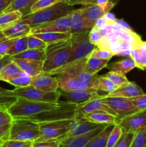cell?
Returning <instances> with one entry per match:
<instances>
[{
	"mask_svg": "<svg viewBox=\"0 0 146 147\" xmlns=\"http://www.w3.org/2000/svg\"><path fill=\"white\" fill-rule=\"evenodd\" d=\"M23 17L19 11H4L0 14V31L7 28L14 23L17 22Z\"/></svg>",
	"mask_w": 146,
	"mask_h": 147,
	"instance_id": "cell-29",
	"label": "cell"
},
{
	"mask_svg": "<svg viewBox=\"0 0 146 147\" xmlns=\"http://www.w3.org/2000/svg\"><path fill=\"white\" fill-rule=\"evenodd\" d=\"M135 133H123L118 142L113 147H130V144L133 141Z\"/></svg>",
	"mask_w": 146,
	"mask_h": 147,
	"instance_id": "cell-44",
	"label": "cell"
},
{
	"mask_svg": "<svg viewBox=\"0 0 146 147\" xmlns=\"http://www.w3.org/2000/svg\"><path fill=\"white\" fill-rule=\"evenodd\" d=\"M130 52H131V50H120L118 53H116L115 56H117V57H127V56H130Z\"/></svg>",
	"mask_w": 146,
	"mask_h": 147,
	"instance_id": "cell-59",
	"label": "cell"
},
{
	"mask_svg": "<svg viewBox=\"0 0 146 147\" xmlns=\"http://www.w3.org/2000/svg\"><path fill=\"white\" fill-rule=\"evenodd\" d=\"M1 141H2V140H0V147H1Z\"/></svg>",
	"mask_w": 146,
	"mask_h": 147,
	"instance_id": "cell-60",
	"label": "cell"
},
{
	"mask_svg": "<svg viewBox=\"0 0 146 147\" xmlns=\"http://www.w3.org/2000/svg\"><path fill=\"white\" fill-rule=\"evenodd\" d=\"M114 56V54L111 51L107 50H102L96 47L89 55V57H96L102 60H110Z\"/></svg>",
	"mask_w": 146,
	"mask_h": 147,
	"instance_id": "cell-43",
	"label": "cell"
},
{
	"mask_svg": "<svg viewBox=\"0 0 146 147\" xmlns=\"http://www.w3.org/2000/svg\"><path fill=\"white\" fill-rule=\"evenodd\" d=\"M3 57V56L2 55H0V59H1V57Z\"/></svg>",
	"mask_w": 146,
	"mask_h": 147,
	"instance_id": "cell-61",
	"label": "cell"
},
{
	"mask_svg": "<svg viewBox=\"0 0 146 147\" xmlns=\"http://www.w3.org/2000/svg\"><path fill=\"white\" fill-rule=\"evenodd\" d=\"M76 119H84L92 123L99 124H111L117 123L118 119L116 116L106 112H94L88 113H78L76 114Z\"/></svg>",
	"mask_w": 146,
	"mask_h": 147,
	"instance_id": "cell-22",
	"label": "cell"
},
{
	"mask_svg": "<svg viewBox=\"0 0 146 147\" xmlns=\"http://www.w3.org/2000/svg\"><path fill=\"white\" fill-rule=\"evenodd\" d=\"M12 61V57L11 56L8 55H6L3 56L1 59H0V71L1 70V69L4 67L7 64H8L9 63Z\"/></svg>",
	"mask_w": 146,
	"mask_h": 147,
	"instance_id": "cell-55",
	"label": "cell"
},
{
	"mask_svg": "<svg viewBox=\"0 0 146 147\" xmlns=\"http://www.w3.org/2000/svg\"><path fill=\"white\" fill-rule=\"evenodd\" d=\"M117 123L122 128L123 133H135L146 127V110L120 119Z\"/></svg>",
	"mask_w": 146,
	"mask_h": 147,
	"instance_id": "cell-13",
	"label": "cell"
},
{
	"mask_svg": "<svg viewBox=\"0 0 146 147\" xmlns=\"http://www.w3.org/2000/svg\"><path fill=\"white\" fill-rule=\"evenodd\" d=\"M110 60H102L96 57H88L85 63L84 70L91 75H96L99 71L106 67Z\"/></svg>",
	"mask_w": 146,
	"mask_h": 147,
	"instance_id": "cell-30",
	"label": "cell"
},
{
	"mask_svg": "<svg viewBox=\"0 0 146 147\" xmlns=\"http://www.w3.org/2000/svg\"><path fill=\"white\" fill-rule=\"evenodd\" d=\"M104 18L105 19V20L108 23L109 25H112V24H115V20L117 19L115 17L114 14L110 12H107V14H104Z\"/></svg>",
	"mask_w": 146,
	"mask_h": 147,
	"instance_id": "cell-57",
	"label": "cell"
},
{
	"mask_svg": "<svg viewBox=\"0 0 146 147\" xmlns=\"http://www.w3.org/2000/svg\"><path fill=\"white\" fill-rule=\"evenodd\" d=\"M123 134V129L120 127V126L117 123L115 124L114 128L110 132V134L109 136L108 141H107V147H113L115 145V144L118 142L120 138L121 137L122 134Z\"/></svg>",
	"mask_w": 146,
	"mask_h": 147,
	"instance_id": "cell-41",
	"label": "cell"
},
{
	"mask_svg": "<svg viewBox=\"0 0 146 147\" xmlns=\"http://www.w3.org/2000/svg\"><path fill=\"white\" fill-rule=\"evenodd\" d=\"M60 141L55 139L35 141L32 144V147H60Z\"/></svg>",
	"mask_w": 146,
	"mask_h": 147,
	"instance_id": "cell-46",
	"label": "cell"
},
{
	"mask_svg": "<svg viewBox=\"0 0 146 147\" xmlns=\"http://www.w3.org/2000/svg\"><path fill=\"white\" fill-rule=\"evenodd\" d=\"M61 94V97L65 98L67 102L69 103H84L88 100L99 97L101 95L99 93V90L96 89L91 88L90 90H84V91H75V92H66L63 90H59Z\"/></svg>",
	"mask_w": 146,
	"mask_h": 147,
	"instance_id": "cell-17",
	"label": "cell"
},
{
	"mask_svg": "<svg viewBox=\"0 0 146 147\" xmlns=\"http://www.w3.org/2000/svg\"><path fill=\"white\" fill-rule=\"evenodd\" d=\"M31 80V76L23 72L19 77L13 79L11 81L9 82L8 83L14 86L15 88H24L30 86Z\"/></svg>",
	"mask_w": 146,
	"mask_h": 147,
	"instance_id": "cell-39",
	"label": "cell"
},
{
	"mask_svg": "<svg viewBox=\"0 0 146 147\" xmlns=\"http://www.w3.org/2000/svg\"><path fill=\"white\" fill-rule=\"evenodd\" d=\"M37 1V0H14L4 11H17H17H21L23 16H25L29 14L31 6Z\"/></svg>",
	"mask_w": 146,
	"mask_h": 147,
	"instance_id": "cell-31",
	"label": "cell"
},
{
	"mask_svg": "<svg viewBox=\"0 0 146 147\" xmlns=\"http://www.w3.org/2000/svg\"><path fill=\"white\" fill-rule=\"evenodd\" d=\"M101 98L106 104L108 105L114 111L115 113L117 114L118 121L123 118L140 112V111L130 101V99L127 98L107 96L106 95H102Z\"/></svg>",
	"mask_w": 146,
	"mask_h": 147,
	"instance_id": "cell-10",
	"label": "cell"
},
{
	"mask_svg": "<svg viewBox=\"0 0 146 147\" xmlns=\"http://www.w3.org/2000/svg\"><path fill=\"white\" fill-rule=\"evenodd\" d=\"M65 2L71 6L77 5V4L86 6L97 4V0H65Z\"/></svg>",
	"mask_w": 146,
	"mask_h": 147,
	"instance_id": "cell-51",
	"label": "cell"
},
{
	"mask_svg": "<svg viewBox=\"0 0 146 147\" xmlns=\"http://www.w3.org/2000/svg\"><path fill=\"white\" fill-rule=\"evenodd\" d=\"M33 142L28 141H17L11 139H5L1 141V147H30Z\"/></svg>",
	"mask_w": 146,
	"mask_h": 147,
	"instance_id": "cell-42",
	"label": "cell"
},
{
	"mask_svg": "<svg viewBox=\"0 0 146 147\" xmlns=\"http://www.w3.org/2000/svg\"><path fill=\"white\" fill-rule=\"evenodd\" d=\"M76 114L77 104L66 101L60 102V106L57 109L42 112L35 116L27 118V119L36 123H42L64 119H76Z\"/></svg>",
	"mask_w": 146,
	"mask_h": 147,
	"instance_id": "cell-5",
	"label": "cell"
},
{
	"mask_svg": "<svg viewBox=\"0 0 146 147\" xmlns=\"http://www.w3.org/2000/svg\"><path fill=\"white\" fill-rule=\"evenodd\" d=\"M130 57L133 59V60L135 63L136 66L137 68L141 70V65H140V51H139L138 47H135L130 52Z\"/></svg>",
	"mask_w": 146,
	"mask_h": 147,
	"instance_id": "cell-52",
	"label": "cell"
},
{
	"mask_svg": "<svg viewBox=\"0 0 146 147\" xmlns=\"http://www.w3.org/2000/svg\"><path fill=\"white\" fill-rule=\"evenodd\" d=\"M31 26L17 21L7 28L1 30L4 39H17L29 34Z\"/></svg>",
	"mask_w": 146,
	"mask_h": 147,
	"instance_id": "cell-24",
	"label": "cell"
},
{
	"mask_svg": "<svg viewBox=\"0 0 146 147\" xmlns=\"http://www.w3.org/2000/svg\"><path fill=\"white\" fill-rule=\"evenodd\" d=\"M47 43L41 39L35 37L34 34L27 35V46L28 49L31 50H45Z\"/></svg>",
	"mask_w": 146,
	"mask_h": 147,
	"instance_id": "cell-38",
	"label": "cell"
},
{
	"mask_svg": "<svg viewBox=\"0 0 146 147\" xmlns=\"http://www.w3.org/2000/svg\"><path fill=\"white\" fill-rule=\"evenodd\" d=\"M130 147H146V127L135 133Z\"/></svg>",
	"mask_w": 146,
	"mask_h": 147,
	"instance_id": "cell-37",
	"label": "cell"
},
{
	"mask_svg": "<svg viewBox=\"0 0 146 147\" xmlns=\"http://www.w3.org/2000/svg\"><path fill=\"white\" fill-rule=\"evenodd\" d=\"M144 93L143 90L138 85H137L134 82L128 81L122 84L110 93L106 94V96L130 98L140 96Z\"/></svg>",
	"mask_w": 146,
	"mask_h": 147,
	"instance_id": "cell-21",
	"label": "cell"
},
{
	"mask_svg": "<svg viewBox=\"0 0 146 147\" xmlns=\"http://www.w3.org/2000/svg\"><path fill=\"white\" fill-rule=\"evenodd\" d=\"M70 30L71 34L75 33L83 32L90 31L93 26L90 24L86 19L83 17L81 9H77L72 11L70 14Z\"/></svg>",
	"mask_w": 146,
	"mask_h": 147,
	"instance_id": "cell-20",
	"label": "cell"
},
{
	"mask_svg": "<svg viewBox=\"0 0 146 147\" xmlns=\"http://www.w3.org/2000/svg\"><path fill=\"white\" fill-rule=\"evenodd\" d=\"M60 106V101L58 103L41 102L17 97V100L7 111L14 119H27L42 112L55 109Z\"/></svg>",
	"mask_w": 146,
	"mask_h": 147,
	"instance_id": "cell-3",
	"label": "cell"
},
{
	"mask_svg": "<svg viewBox=\"0 0 146 147\" xmlns=\"http://www.w3.org/2000/svg\"><path fill=\"white\" fill-rule=\"evenodd\" d=\"M87 59V57H86V58L75 60V61H73L72 63H67V64L63 65L62 67H60L57 70H54V71L51 72L48 74L51 75V76H54L57 73H64V74L70 75V76L77 78L79 80L82 81L88 87L92 88V85L94 78L97 74L91 75L85 71L84 67H85Z\"/></svg>",
	"mask_w": 146,
	"mask_h": 147,
	"instance_id": "cell-8",
	"label": "cell"
},
{
	"mask_svg": "<svg viewBox=\"0 0 146 147\" xmlns=\"http://www.w3.org/2000/svg\"><path fill=\"white\" fill-rule=\"evenodd\" d=\"M70 14L65 17H61L57 20L39 24L31 27L30 34L36 33L51 32H70Z\"/></svg>",
	"mask_w": 146,
	"mask_h": 147,
	"instance_id": "cell-11",
	"label": "cell"
},
{
	"mask_svg": "<svg viewBox=\"0 0 146 147\" xmlns=\"http://www.w3.org/2000/svg\"><path fill=\"white\" fill-rule=\"evenodd\" d=\"M34 34L35 37L41 39L46 43L54 42L60 41V40H68L71 37V33L70 32H43V33H36Z\"/></svg>",
	"mask_w": 146,
	"mask_h": 147,
	"instance_id": "cell-28",
	"label": "cell"
},
{
	"mask_svg": "<svg viewBox=\"0 0 146 147\" xmlns=\"http://www.w3.org/2000/svg\"><path fill=\"white\" fill-rule=\"evenodd\" d=\"M13 120L14 119L8 111L0 109V127L5 125L11 124Z\"/></svg>",
	"mask_w": 146,
	"mask_h": 147,
	"instance_id": "cell-49",
	"label": "cell"
},
{
	"mask_svg": "<svg viewBox=\"0 0 146 147\" xmlns=\"http://www.w3.org/2000/svg\"><path fill=\"white\" fill-rule=\"evenodd\" d=\"M28 49V46H27V36H24V37H19L17 38L15 42L12 45V47L10 48L9 52L7 53L8 55L13 56L18 55L19 53H22L24 50Z\"/></svg>",
	"mask_w": 146,
	"mask_h": 147,
	"instance_id": "cell-35",
	"label": "cell"
},
{
	"mask_svg": "<svg viewBox=\"0 0 146 147\" xmlns=\"http://www.w3.org/2000/svg\"><path fill=\"white\" fill-rule=\"evenodd\" d=\"M30 86L46 92L56 91L59 89L58 81L54 76L42 73L31 77Z\"/></svg>",
	"mask_w": 146,
	"mask_h": 147,
	"instance_id": "cell-16",
	"label": "cell"
},
{
	"mask_svg": "<svg viewBox=\"0 0 146 147\" xmlns=\"http://www.w3.org/2000/svg\"><path fill=\"white\" fill-rule=\"evenodd\" d=\"M102 125L106 124H99V123H92V122L84 120V119H74L71 123L70 130L68 131L63 139L84 134L88 133Z\"/></svg>",
	"mask_w": 146,
	"mask_h": 147,
	"instance_id": "cell-18",
	"label": "cell"
},
{
	"mask_svg": "<svg viewBox=\"0 0 146 147\" xmlns=\"http://www.w3.org/2000/svg\"><path fill=\"white\" fill-rule=\"evenodd\" d=\"M40 136L38 123L27 119H15L11 123L7 139L34 142Z\"/></svg>",
	"mask_w": 146,
	"mask_h": 147,
	"instance_id": "cell-4",
	"label": "cell"
},
{
	"mask_svg": "<svg viewBox=\"0 0 146 147\" xmlns=\"http://www.w3.org/2000/svg\"><path fill=\"white\" fill-rule=\"evenodd\" d=\"M12 90L14 96L21 97L31 100L50 103H58L61 98L59 90L52 92H46L37 89L33 86H29L24 88H15Z\"/></svg>",
	"mask_w": 146,
	"mask_h": 147,
	"instance_id": "cell-9",
	"label": "cell"
},
{
	"mask_svg": "<svg viewBox=\"0 0 146 147\" xmlns=\"http://www.w3.org/2000/svg\"><path fill=\"white\" fill-rule=\"evenodd\" d=\"M12 57L16 58L29 59V60H39L44 62L45 59V51L44 50H31L27 49L22 53L13 56Z\"/></svg>",
	"mask_w": 146,
	"mask_h": 147,
	"instance_id": "cell-34",
	"label": "cell"
},
{
	"mask_svg": "<svg viewBox=\"0 0 146 147\" xmlns=\"http://www.w3.org/2000/svg\"><path fill=\"white\" fill-rule=\"evenodd\" d=\"M115 23L117 24L118 25H120V27H122L123 28H124L125 30H130V31H132V28L130 27V26L126 22L125 20H119V19H116L115 20Z\"/></svg>",
	"mask_w": 146,
	"mask_h": 147,
	"instance_id": "cell-58",
	"label": "cell"
},
{
	"mask_svg": "<svg viewBox=\"0 0 146 147\" xmlns=\"http://www.w3.org/2000/svg\"><path fill=\"white\" fill-rule=\"evenodd\" d=\"M14 0H0V14L4 12Z\"/></svg>",
	"mask_w": 146,
	"mask_h": 147,
	"instance_id": "cell-56",
	"label": "cell"
},
{
	"mask_svg": "<svg viewBox=\"0 0 146 147\" xmlns=\"http://www.w3.org/2000/svg\"><path fill=\"white\" fill-rule=\"evenodd\" d=\"M12 60L18 65L23 72L29 75L31 77L44 73L42 61L16 57H12Z\"/></svg>",
	"mask_w": 146,
	"mask_h": 147,
	"instance_id": "cell-23",
	"label": "cell"
},
{
	"mask_svg": "<svg viewBox=\"0 0 146 147\" xmlns=\"http://www.w3.org/2000/svg\"><path fill=\"white\" fill-rule=\"evenodd\" d=\"M116 2H114L113 0L109 1L107 4L104 5L94 4L90 5H86L80 8L83 17L86 19L90 24L94 27V23L98 19L104 17L105 14L110 12V10L115 7Z\"/></svg>",
	"mask_w": 146,
	"mask_h": 147,
	"instance_id": "cell-12",
	"label": "cell"
},
{
	"mask_svg": "<svg viewBox=\"0 0 146 147\" xmlns=\"http://www.w3.org/2000/svg\"><path fill=\"white\" fill-rule=\"evenodd\" d=\"M17 39H7L0 42V55L2 56L7 55V53L12 47Z\"/></svg>",
	"mask_w": 146,
	"mask_h": 147,
	"instance_id": "cell-48",
	"label": "cell"
},
{
	"mask_svg": "<svg viewBox=\"0 0 146 147\" xmlns=\"http://www.w3.org/2000/svg\"><path fill=\"white\" fill-rule=\"evenodd\" d=\"M103 76H104L106 78L110 80L117 88L121 86L123 83H127V82L129 81L128 79L125 76V75L122 73H120V72L111 71L110 70L107 73L103 75Z\"/></svg>",
	"mask_w": 146,
	"mask_h": 147,
	"instance_id": "cell-36",
	"label": "cell"
},
{
	"mask_svg": "<svg viewBox=\"0 0 146 147\" xmlns=\"http://www.w3.org/2000/svg\"><path fill=\"white\" fill-rule=\"evenodd\" d=\"M106 67L110 70V71L111 70V71L120 72L126 75L130 70L137 67V66L133 59L130 56H127L120 61L107 64Z\"/></svg>",
	"mask_w": 146,
	"mask_h": 147,
	"instance_id": "cell-27",
	"label": "cell"
},
{
	"mask_svg": "<svg viewBox=\"0 0 146 147\" xmlns=\"http://www.w3.org/2000/svg\"><path fill=\"white\" fill-rule=\"evenodd\" d=\"M102 95L84 103L77 104V113H94V112H106L115 115L117 117L114 111L102 100Z\"/></svg>",
	"mask_w": 146,
	"mask_h": 147,
	"instance_id": "cell-15",
	"label": "cell"
},
{
	"mask_svg": "<svg viewBox=\"0 0 146 147\" xmlns=\"http://www.w3.org/2000/svg\"><path fill=\"white\" fill-rule=\"evenodd\" d=\"M138 49L140 51L141 70H146V42H142Z\"/></svg>",
	"mask_w": 146,
	"mask_h": 147,
	"instance_id": "cell-50",
	"label": "cell"
},
{
	"mask_svg": "<svg viewBox=\"0 0 146 147\" xmlns=\"http://www.w3.org/2000/svg\"><path fill=\"white\" fill-rule=\"evenodd\" d=\"M73 119L38 123L40 125V136L36 141L55 139L61 142L70 130Z\"/></svg>",
	"mask_w": 146,
	"mask_h": 147,
	"instance_id": "cell-7",
	"label": "cell"
},
{
	"mask_svg": "<svg viewBox=\"0 0 146 147\" xmlns=\"http://www.w3.org/2000/svg\"><path fill=\"white\" fill-rule=\"evenodd\" d=\"M58 81L59 89L66 92L84 91L90 90L92 88L88 87L77 78L64 73H57L54 75Z\"/></svg>",
	"mask_w": 146,
	"mask_h": 147,
	"instance_id": "cell-14",
	"label": "cell"
},
{
	"mask_svg": "<svg viewBox=\"0 0 146 147\" xmlns=\"http://www.w3.org/2000/svg\"><path fill=\"white\" fill-rule=\"evenodd\" d=\"M115 123L107 124L92 138L85 147H107V141L110 132L114 128Z\"/></svg>",
	"mask_w": 146,
	"mask_h": 147,
	"instance_id": "cell-25",
	"label": "cell"
},
{
	"mask_svg": "<svg viewBox=\"0 0 146 147\" xmlns=\"http://www.w3.org/2000/svg\"><path fill=\"white\" fill-rule=\"evenodd\" d=\"M89 32L72 34L70 38L71 41V50L66 64L88 57L90 53L97 47L89 40Z\"/></svg>",
	"mask_w": 146,
	"mask_h": 147,
	"instance_id": "cell-6",
	"label": "cell"
},
{
	"mask_svg": "<svg viewBox=\"0 0 146 147\" xmlns=\"http://www.w3.org/2000/svg\"><path fill=\"white\" fill-rule=\"evenodd\" d=\"M74 9V6L70 5L65 1H62L47 8L23 16L19 21L29 24L31 27L65 17Z\"/></svg>",
	"mask_w": 146,
	"mask_h": 147,
	"instance_id": "cell-2",
	"label": "cell"
},
{
	"mask_svg": "<svg viewBox=\"0 0 146 147\" xmlns=\"http://www.w3.org/2000/svg\"><path fill=\"white\" fill-rule=\"evenodd\" d=\"M10 126L11 124H8L0 127V140H5L8 139Z\"/></svg>",
	"mask_w": 146,
	"mask_h": 147,
	"instance_id": "cell-53",
	"label": "cell"
},
{
	"mask_svg": "<svg viewBox=\"0 0 146 147\" xmlns=\"http://www.w3.org/2000/svg\"><path fill=\"white\" fill-rule=\"evenodd\" d=\"M108 26L110 25H109V24L107 22V21H106L105 19L104 18V17H101V18L98 19V20L95 22L94 27L99 29V30H101V29L105 28V27H108Z\"/></svg>",
	"mask_w": 146,
	"mask_h": 147,
	"instance_id": "cell-54",
	"label": "cell"
},
{
	"mask_svg": "<svg viewBox=\"0 0 146 147\" xmlns=\"http://www.w3.org/2000/svg\"><path fill=\"white\" fill-rule=\"evenodd\" d=\"M65 0H37L30 9V13L40 11L43 9L47 8L51 6L54 5L57 3L64 1Z\"/></svg>",
	"mask_w": 146,
	"mask_h": 147,
	"instance_id": "cell-40",
	"label": "cell"
},
{
	"mask_svg": "<svg viewBox=\"0 0 146 147\" xmlns=\"http://www.w3.org/2000/svg\"><path fill=\"white\" fill-rule=\"evenodd\" d=\"M129 99L140 111L146 110V94L144 93L140 96L130 98Z\"/></svg>",
	"mask_w": 146,
	"mask_h": 147,
	"instance_id": "cell-45",
	"label": "cell"
},
{
	"mask_svg": "<svg viewBox=\"0 0 146 147\" xmlns=\"http://www.w3.org/2000/svg\"><path fill=\"white\" fill-rule=\"evenodd\" d=\"M30 147H32V146H30Z\"/></svg>",
	"mask_w": 146,
	"mask_h": 147,
	"instance_id": "cell-62",
	"label": "cell"
},
{
	"mask_svg": "<svg viewBox=\"0 0 146 147\" xmlns=\"http://www.w3.org/2000/svg\"><path fill=\"white\" fill-rule=\"evenodd\" d=\"M17 99V96H14L12 90L0 87V109L8 110Z\"/></svg>",
	"mask_w": 146,
	"mask_h": 147,
	"instance_id": "cell-33",
	"label": "cell"
},
{
	"mask_svg": "<svg viewBox=\"0 0 146 147\" xmlns=\"http://www.w3.org/2000/svg\"><path fill=\"white\" fill-rule=\"evenodd\" d=\"M102 38V36L100 33V30L96 28L95 27H93L89 32V40L94 45H98Z\"/></svg>",
	"mask_w": 146,
	"mask_h": 147,
	"instance_id": "cell-47",
	"label": "cell"
},
{
	"mask_svg": "<svg viewBox=\"0 0 146 147\" xmlns=\"http://www.w3.org/2000/svg\"><path fill=\"white\" fill-rule=\"evenodd\" d=\"M92 88L99 90V91L106 92L107 94L110 93L117 88V87L110 80L106 78L104 76H98L97 74L94 78V81L92 85Z\"/></svg>",
	"mask_w": 146,
	"mask_h": 147,
	"instance_id": "cell-32",
	"label": "cell"
},
{
	"mask_svg": "<svg viewBox=\"0 0 146 147\" xmlns=\"http://www.w3.org/2000/svg\"><path fill=\"white\" fill-rule=\"evenodd\" d=\"M71 50L70 39L48 43L45 50V59L43 62L44 73H50L67 63Z\"/></svg>",
	"mask_w": 146,
	"mask_h": 147,
	"instance_id": "cell-1",
	"label": "cell"
},
{
	"mask_svg": "<svg viewBox=\"0 0 146 147\" xmlns=\"http://www.w3.org/2000/svg\"><path fill=\"white\" fill-rule=\"evenodd\" d=\"M23 71L18 65L12 60L6 65L0 71V80L9 83L13 79L19 77Z\"/></svg>",
	"mask_w": 146,
	"mask_h": 147,
	"instance_id": "cell-26",
	"label": "cell"
},
{
	"mask_svg": "<svg viewBox=\"0 0 146 147\" xmlns=\"http://www.w3.org/2000/svg\"><path fill=\"white\" fill-rule=\"evenodd\" d=\"M106 125H102L91 131L80 136L62 139L60 147H85L94 136H95Z\"/></svg>",
	"mask_w": 146,
	"mask_h": 147,
	"instance_id": "cell-19",
	"label": "cell"
}]
</instances>
